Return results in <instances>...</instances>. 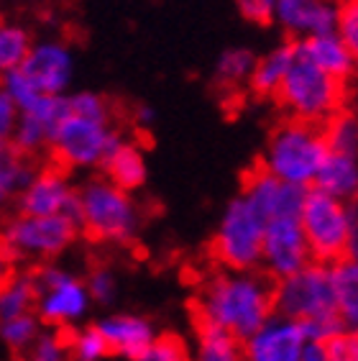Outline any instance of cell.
I'll return each instance as SVG.
<instances>
[{"mask_svg":"<svg viewBox=\"0 0 358 361\" xmlns=\"http://www.w3.org/2000/svg\"><path fill=\"white\" fill-rule=\"evenodd\" d=\"M197 323L246 341L271 318V287L254 271H226L207 279L197 298Z\"/></svg>","mask_w":358,"mask_h":361,"instance_id":"6da1fadb","label":"cell"},{"mask_svg":"<svg viewBox=\"0 0 358 361\" xmlns=\"http://www.w3.org/2000/svg\"><path fill=\"white\" fill-rule=\"evenodd\" d=\"M300 221L315 262L333 264L343 257L358 259V213L348 202L320 190H307Z\"/></svg>","mask_w":358,"mask_h":361,"instance_id":"7a4b0ae2","label":"cell"},{"mask_svg":"<svg viewBox=\"0 0 358 361\" xmlns=\"http://www.w3.org/2000/svg\"><path fill=\"white\" fill-rule=\"evenodd\" d=\"M328 154L331 149L320 126L292 118L279 126L268 139L264 169L287 185L310 188Z\"/></svg>","mask_w":358,"mask_h":361,"instance_id":"3957f363","label":"cell"},{"mask_svg":"<svg viewBox=\"0 0 358 361\" xmlns=\"http://www.w3.org/2000/svg\"><path fill=\"white\" fill-rule=\"evenodd\" d=\"M80 195V231L92 241L128 243L141 228V213L131 192L116 188L105 177L85 182Z\"/></svg>","mask_w":358,"mask_h":361,"instance_id":"277c9868","label":"cell"},{"mask_svg":"<svg viewBox=\"0 0 358 361\" xmlns=\"http://www.w3.org/2000/svg\"><path fill=\"white\" fill-rule=\"evenodd\" d=\"M274 95L279 97V105L295 121L323 126L335 113H340L343 82L325 75L312 62L295 54V64L290 67V72H287V77L282 80Z\"/></svg>","mask_w":358,"mask_h":361,"instance_id":"5b68a950","label":"cell"},{"mask_svg":"<svg viewBox=\"0 0 358 361\" xmlns=\"http://www.w3.org/2000/svg\"><path fill=\"white\" fill-rule=\"evenodd\" d=\"M36 287L34 315L42 326L54 331H69L87 315L92 300L87 295L85 279L54 264H42L31 271Z\"/></svg>","mask_w":358,"mask_h":361,"instance_id":"8992f818","label":"cell"},{"mask_svg":"<svg viewBox=\"0 0 358 361\" xmlns=\"http://www.w3.org/2000/svg\"><path fill=\"white\" fill-rule=\"evenodd\" d=\"M75 223L64 216H18L0 231V243L6 246L13 262H51L75 243Z\"/></svg>","mask_w":358,"mask_h":361,"instance_id":"52a82bcc","label":"cell"},{"mask_svg":"<svg viewBox=\"0 0 358 361\" xmlns=\"http://www.w3.org/2000/svg\"><path fill=\"white\" fill-rule=\"evenodd\" d=\"M266 223L248 208L241 195L228 202L213 238V254L230 271H254L261 264V241Z\"/></svg>","mask_w":358,"mask_h":361,"instance_id":"ba28073f","label":"cell"},{"mask_svg":"<svg viewBox=\"0 0 358 361\" xmlns=\"http://www.w3.org/2000/svg\"><path fill=\"white\" fill-rule=\"evenodd\" d=\"M121 139L111 123L90 121L69 113L49 139V149L59 169H92L100 167L105 154Z\"/></svg>","mask_w":358,"mask_h":361,"instance_id":"9c48e42d","label":"cell"},{"mask_svg":"<svg viewBox=\"0 0 358 361\" xmlns=\"http://www.w3.org/2000/svg\"><path fill=\"white\" fill-rule=\"evenodd\" d=\"M271 300L276 313L297 323L335 313L331 267L310 262L290 277L276 279V287H271Z\"/></svg>","mask_w":358,"mask_h":361,"instance_id":"30bf717a","label":"cell"},{"mask_svg":"<svg viewBox=\"0 0 358 361\" xmlns=\"http://www.w3.org/2000/svg\"><path fill=\"white\" fill-rule=\"evenodd\" d=\"M16 208L21 216H64L80 228V195L59 167L36 169L31 182L18 192Z\"/></svg>","mask_w":358,"mask_h":361,"instance_id":"8fae6325","label":"cell"},{"mask_svg":"<svg viewBox=\"0 0 358 361\" xmlns=\"http://www.w3.org/2000/svg\"><path fill=\"white\" fill-rule=\"evenodd\" d=\"M312 262L310 243L300 218H271L264 226L261 264L271 277L284 279Z\"/></svg>","mask_w":358,"mask_h":361,"instance_id":"7c38bea8","label":"cell"},{"mask_svg":"<svg viewBox=\"0 0 358 361\" xmlns=\"http://www.w3.org/2000/svg\"><path fill=\"white\" fill-rule=\"evenodd\" d=\"M307 190L310 188H297L276 180L266 169H256L246 177L241 197L256 216L268 223L271 218H302Z\"/></svg>","mask_w":358,"mask_h":361,"instance_id":"4fadbf2b","label":"cell"},{"mask_svg":"<svg viewBox=\"0 0 358 361\" xmlns=\"http://www.w3.org/2000/svg\"><path fill=\"white\" fill-rule=\"evenodd\" d=\"M18 70L42 95H64L75 75V59L62 42H42L31 44Z\"/></svg>","mask_w":358,"mask_h":361,"instance_id":"5bb4252c","label":"cell"},{"mask_svg":"<svg viewBox=\"0 0 358 361\" xmlns=\"http://www.w3.org/2000/svg\"><path fill=\"white\" fill-rule=\"evenodd\" d=\"M304 336L300 323L271 315L256 334L243 341V361H300Z\"/></svg>","mask_w":358,"mask_h":361,"instance_id":"9a60e30c","label":"cell"},{"mask_svg":"<svg viewBox=\"0 0 358 361\" xmlns=\"http://www.w3.org/2000/svg\"><path fill=\"white\" fill-rule=\"evenodd\" d=\"M338 16L335 0H276L274 8V21L300 42L338 31Z\"/></svg>","mask_w":358,"mask_h":361,"instance_id":"2e32d148","label":"cell"},{"mask_svg":"<svg viewBox=\"0 0 358 361\" xmlns=\"http://www.w3.org/2000/svg\"><path fill=\"white\" fill-rule=\"evenodd\" d=\"M95 328L100 331V336L108 343V354L123 356V359L133 361L141 351H144L154 338L152 320L136 313H113L105 315L95 323Z\"/></svg>","mask_w":358,"mask_h":361,"instance_id":"e0dca14e","label":"cell"},{"mask_svg":"<svg viewBox=\"0 0 358 361\" xmlns=\"http://www.w3.org/2000/svg\"><path fill=\"white\" fill-rule=\"evenodd\" d=\"M295 54L307 59V62H312L317 70H323L325 75L335 77L340 82H345V80L356 72V59H353L351 49L345 47L343 39L338 36V31L297 42Z\"/></svg>","mask_w":358,"mask_h":361,"instance_id":"ac0fdd59","label":"cell"},{"mask_svg":"<svg viewBox=\"0 0 358 361\" xmlns=\"http://www.w3.org/2000/svg\"><path fill=\"white\" fill-rule=\"evenodd\" d=\"M100 169H103L105 180L113 182L116 188L125 190V192H133V190L144 188L146 174H149L144 152H141L136 144L125 141L123 136L111 146V152L105 154Z\"/></svg>","mask_w":358,"mask_h":361,"instance_id":"d6986e66","label":"cell"},{"mask_svg":"<svg viewBox=\"0 0 358 361\" xmlns=\"http://www.w3.org/2000/svg\"><path fill=\"white\" fill-rule=\"evenodd\" d=\"M331 285L335 300V315L343 331L358 336V259L343 257L331 264Z\"/></svg>","mask_w":358,"mask_h":361,"instance_id":"ffe728a7","label":"cell"},{"mask_svg":"<svg viewBox=\"0 0 358 361\" xmlns=\"http://www.w3.org/2000/svg\"><path fill=\"white\" fill-rule=\"evenodd\" d=\"M315 190L331 195L335 200H353L358 195V157L331 152L315 177Z\"/></svg>","mask_w":358,"mask_h":361,"instance_id":"44dd1931","label":"cell"},{"mask_svg":"<svg viewBox=\"0 0 358 361\" xmlns=\"http://www.w3.org/2000/svg\"><path fill=\"white\" fill-rule=\"evenodd\" d=\"M292 64H295V44H282V47L271 49L268 54L254 62V70L248 77L251 90L259 95H274Z\"/></svg>","mask_w":358,"mask_h":361,"instance_id":"7402d4cb","label":"cell"},{"mask_svg":"<svg viewBox=\"0 0 358 361\" xmlns=\"http://www.w3.org/2000/svg\"><path fill=\"white\" fill-rule=\"evenodd\" d=\"M36 174V167L31 164L26 154H21L11 141L0 139V195L11 197L26 188L31 177Z\"/></svg>","mask_w":358,"mask_h":361,"instance_id":"603a6c76","label":"cell"},{"mask_svg":"<svg viewBox=\"0 0 358 361\" xmlns=\"http://www.w3.org/2000/svg\"><path fill=\"white\" fill-rule=\"evenodd\" d=\"M36 287L31 274L13 271L8 279L0 282V320H11L18 315L34 313Z\"/></svg>","mask_w":358,"mask_h":361,"instance_id":"cb8c5ba5","label":"cell"},{"mask_svg":"<svg viewBox=\"0 0 358 361\" xmlns=\"http://www.w3.org/2000/svg\"><path fill=\"white\" fill-rule=\"evenodd\" d=\"M192 361H243V346L235 336L215 326H197V348Z\"/></svg>","mask_w":358,"mask_h":361,"instance_id":"d4e9b609","label":"cell"},{"mask_svg":"<svg viewBox=\"0 0 358 361\" xmlns=\"http://www.w3.org/2000/svg\"><path fill=\"white\" fill-rule=\"evenodd\" d=\"M31 36L16 23H0V77L18 70L31 49Z\"/></svg>","mask_w":358,"mask_h":361,"instance_id":"484cf974","label":"cell"},{"mask_svg":"<svg viewBox=\"0 0 358 361\" xmlns=\"http://www.w3.org/2000/svg\"><path fill=\"white\" fill-rule=\"evenodd\" d=\"M42 334V320L34 313L18 315L11 320H0V343L16 354H26Z\"/></svg>","mask_w":358,"mask_h":361,"instance_id":"4316f807","label":"cell"},{"mask_svg":"<svg viewBox=\"0 0 358 361\" xmlns=\"http://www.w3.org/2000/svg\"><path fill=\"white\" fill-rule=\"evenodd\" d=\"M328 149L335 154L358 157V118L351 113H335L325 128Z\"/></svg>","mask_w":358,"mask_h":361,"instance_id":"83f0119b","label":"cell"},{"mask_svg":"<svg viewBox=\"0 0 358 361\" xmlns=\"http://www.w3.org/2000/svg\"><path fill=\"white\" fill-rule=\"evenodd\" d=\"M67 346H69V361H103L108 354V343L100 336L95 326L77 328L72 334H67Z\"/></svg>","mask_w":358,"mask_h":361,"instance_id":"f1b7e54d","label":"cell"},{"mask_svg":"<svg viewBox=\"0 0 358 361\" xmlns=\"http://www.w3.org/2000/svg\"><path fill=\"white\" fill-rule=\"evenodd\" d=\"M256 56L248 49H226L215 64V77L221 85H241L251 77Z\"/></svg>","mask_w":358,"mask_h":361,"instance_id":"f546056e","label":"cell"},{"mask_svg":"<svg viewBox=\"0 0 358 361\" xmlns=\"http://www.w3.org/2000/svg\"><path fill=\"white\" fill-rule=\"evenodd\" d=\"M11 144L21 154L31 157V154H39L49 146V131L36 118H31L28 113H21L13 128V136H11Z\"/></svg>","mask_w":358,"mask_h":361,"instance_id":"4dcf8cb0","label":"cell"},{"mask_svg":"<svg viewBox=\"0 0 358 361\" xmlns=\"http://www.w3.org/2000/svg\"><path fill=\"white\" fill-rule=\"evenodd\" d=\"M133 361H192L190 348L179 336H156Z\"/></svg>","mask_w":358,"mask_h":361,"instance_id":"1f68e13d","label":"cell"},{"mask_svg":"<svg viewBox=\"0 0 358 361\" xmlns=\"http://www.w3.org/2000/svg\"><path fill=\"white\" fill-rule=\"evenodd\" d=\"M26 356L31 361H69L67 331H54V328L42 331Z\"/></svg>","mask_w":358,"mask_h":361,"instance_id":"d6a6232c","label":"cell"},{"mask_svg":"<svg viewBox=\"0 0 358 361\" xmlns=\"http://www.w3.org/2000/svg\"><path fill=\"white\" fill-rule=\"evenodd\" d=\"M69 113L72 116H80V118L90 121H103V123H111V105L105 97H100L97 92H72L67 95Z\"/></svg>","mask_w":358,"mask_h":361,"instance_id":"836d02e7","label":"cell"},{"mask_svg":"<svg viewBox=\"0 0 358 361\" xmlns=\"http://www.w3.org/2000/svg\"><path fill=\"white\" fill-rule=\"evenodd\" d=\"M85 287H87L90 300L97 302V305H111L118 295L116 274L108 267H95V269L90 271L87 279H85Z\"/></svg>","mask_w":358,"mask_h":361,"instance_id":"e575fe53","label":"cell"},{"mask_svg":"<svg viewBox=\"0 0 358 361\" xmlns=\"http://www.w3.org/2000/svg\"><path fill=\"white\" fill-rule=\"evenodd\" d=\"M0 87L8 92V97H11L16 105H18V111H26L28 105H34L36 97L42 95L21 70H13L0 77Z\"/></svg>","mask_w":358,"mask_h":361,"instance_id":"d590c367","label":"cell"},{"mask_svg":"<svg viewBox=\"0 0 358 361\" xmlns=\"http://www.w3.org/2000/svg\"><path fill=\"white\" fill-rule=\"evenodd\" d=\"M300 331H302L304 341H317V343H328L335 336L343 334V323L335 313L331 315H320V318H310L300 323Z\"/></svg>","mask_w":358,"mask_h":361,"instance_id":"8d00e7d4","label":"cell"},{"mask_svg":"<svg viewBox=\"0 0 358 361\" xmlns=\"http://www.w3.org/2000/svg\"><path fill=\"white\" fill-rule=\"evenodd\" d=\"M338 36L345 42V47L351 49L353 59L358 67V0H348L340 6V16H338Z\"/></svg>","mask_w":358,"mask_h":361,"instance_id":"74e56055","label":"cell"},{"mask_svg":"<svg viewBox=\"0 0 358 361\" xmlns=\"http://www.w3.org/2000/svg\"><path fill=\"white\" fill-rule=\"evenodd\" d=\"M331 361H358V336L343 331L333 341H328Z\"/></svg>","mask_w":358,"mask_h":361,"instance_id":"f35d334b","label":"cell"},{"mask_svg":"<svg viewBox=\"0 0 358 361\" xmlns=\"http://www.w3.org/2000/svg\"><path fill=\"white\" fill-rule=\"evenodd\" d=\"M238 3V11H241L243 18L254 23H268L274 21V8L276 0H235Z\"/></svg>","mask_w":358,"mask_h":361,"instance_id":"ab89813d","label":"cell"},{"mask_svg":"<svg viewBox=\"0 0 358 361\" xmlns=\"http://www.w3.org/2000/svg\"><path fill=\"white\" fill-rule=\"evenodd\" d=\"M18 116H21L18 105H16L13 100L8 97V92L0 87V139L11 141L16 123H18Z\"/></svg>","mask_w":358,"mask_h":361,"instance_id":"60d3db41","label":"cell"},{"mask_svg":"<svg viewBox=\"0 0 358 361\" xmlns=\"http://www.w3.org/2000/svg\"><path fill=\"white\" fill-rule=\"evenodd\" d=\"M300 361H331V354H328V343L304 341L302 354H300Z\"/></svg>","mask_w":358,"mask_h":361,"instance_id":"b9f144b4","label":"cell"},{"mask_svg":"<svg viewBox=\"0 0 358 361\" xmlns=\"http://www.w3.org/2000/svg\"><path fill=\"white\" fill-rule=\"evenodd\" d=\"M13 264H16V262L11 259V254L6 251V246L0 243V282L13 274Z\"/></svg>","mask_w":358,"mask_h":361,"instance_id":"7bdbcfd3","label":"cell"},{"mask_svg":"<svg viewBox=\"0 0 358 361\" xmlns=\"http://www.w3.org/2000/svg\"><path fill=\"white\" fill-rule=\"evenodd\" d=\"M136 118H138V123L149 126V123H154V118H156V111L149 108V105H141V108L136 111Z\"/></svg>","mask_w":358,"mask_h":361,"instance_id":"ee69618b","label":"cell"},{"mask_svg":"<svg viewBox=\"0 0 358 361\" xmlns=\"http://www.w3.org/2000/svg\"><path fill=\"white\" fill-rule=\"evenodd\" d=\"M16 361H31V359H28L26 354H21V356H18V359H16Z\"/></svg>","mask_w":358,"mask_h":361,"instance_id":"f6af8a7d","label":"cell"}]
</instances>
